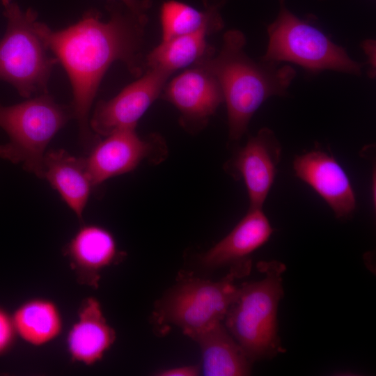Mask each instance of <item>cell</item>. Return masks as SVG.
<instances>
[{"label":"cell","instance_id":"obj_19","mask_svg":"<svg viewBox=\"0 0 376 376\" xmlns=\"http://www.w3.org/2000/svg\"><path fill=\"white\" fill-rule=\"evenodd\" d=\"M67 251L77 265L92 271L110 265L117 255L112 235L93 225L81 228L70 242Z\"/></svg>","mask_w":376,"mask_h":376},{"label":"cell","instance_id":"obj_10","mask_svg":"<svg viewBox=\"0 0 376 376\" xmlns=\"http://www.w3.org/2000/svg\"><path fill=\"white\" fill-rule=\"evenodd\" d=\"M281 152V145L274 132L263 127L224 164L228 174L244 181L250 208H263L274 184Z\"/></svg>","mask_w":376,"mask_h":376},{"label":"cell","instance_id":"obj_15","mask_svg":"<svg viewBox=\"0 0 376 376\" xmlns=\"http://www.w3.org/2000/svg\"><path fill=\"white\" fill-rule=\"evenodd\" d=\"M191 338L201 350L204 375L250 374L252 362L221 322L197 333Z\"/></svg>","mask_w":376,"mask_h":376},{"label":"cell","instance_id":"obj_4","mask_svg":"<svg viewBox=\"0 0 376 376\" xmlns=\"http://www.w3.org/2000/svg\"><path fill=\"white\" fill-rule=\"evenodd\" d=\"M72 118L71 107L58 104L48 93L13 105L0 103V127L8 136L0 145V157L42 178L47 146Z\"/></svg>","mask_w":376,"mask_h":376},{"label":"cell","instance_id":"obj_23","mask_svg":"<svg viewBox=\"0 0 376 376\" xmlns=\"http://www.w3.org/2000/svg\"><path fill=\"white\" fill-rule=\"evenodd\" d=\"M200 373L198 366H183L168 369H164L155 373L159 376H196Z\"/></svg>","mask_w":376,"mask_h":376},{"label":"cell","instance_id":"obj_8","mask_svg":"<svg viewBox=\"0 0 376 376\" xmlns=\"http://www.w3.org/2000/svg\"><path fill=\"white\" fill-rule=\"evenodd\" d=\"M167 148L159 135L140 137L136 128L116 131L98 141L86 157L87 169L93 186L134 170L147 159L155 164L164 160Z\"/></svg>","mask_w":376,"mask_h":376},{"label":"cell","instance_id":"obj_20","mask_svg":"<svg viewBox=\"0 0 376 376\" xmlns=\"http://www.w3.org/2000/svg\"><path fill=\"white\" fill-rule=\"evenodd\" d=\"M13 323L21 337L35 345L52 340L61 329L56 307L45 300H35L22 305L16 311Z\"/></svg>","mask_w":376,"mask_h":376},{"label":"cell","instance_id":"obj_18","mask_svg":"<svg viewBox=\"0 0 376 376\" xmlns=\"http://www.w3.org/2000/svg\"><path fill=\"white\" fill-rule=\"evenodd\" d=\"M162 40L196 32L204 28L213 31L223 26L219 10L197 8L177 0H169L160 8Z\"/></svg>","mask_w":376,"mask_h":376},{"label":"cell","instance_id":"obj_7","mask_svg":"<svg viewBox=\"0 0 376 376\" xmlns=\"http://www.w3.org/2000/svg\"><path fill=\"white\" fill-rule=\"evenodd\" d=\"M251 264L231 267L218 281L183 279L169 290L157 307L158 322L180 328L191 338L197 333L221 322L237 297L235 280L247 275Z\"/></svg>","mask_w":376,"mask_h":376},{"label":"cell","instance_id":"obj_9","mask_svg":"<svg viewBox=\"0 0 376 376\" xmlns=\"http://www.w3.org/2000/svg\"><path fill=\"white\" fill-rule=\"evenodd\" d=\"M171 74L157 68L125 86L109 100L99 101L89 120L95 134L106 136L116 131L136 128L138 121L162 92Z\"/></svg>","mask_w":376,"mask_h":376},{"label":"cell","instance_id":"obj_6","mask_svg":"<svg viewBox=\"0 0 376 376\" xmlns=\"http://www.w3.org/2000/svg\"><path fill=\"white\" fill-rule=\"evenodd\" d=\"M279 2L277 17L267 27L268 45L261 61L291 62L311 72L334 70L361 74L363 65L352 59L343 47L292 13L285 0Z\"/></svg>","mask_w":376,"mask_h":376},{"label":"cell","instance_id":"obj_17","mask_svg":"<svg viewBox=\"0 0 376 376\" xmlns=\"http://www.w3.org/2000/svg\"><path fill=\"white\" fill-rule=\"evenodd\" d=\"M213 31L204 28L196 32L171 38L155 47L145 58V66L173 74L175 71L196 64L212 55L207 36Z\"/></svg>","mask_w":376,"mask_h":376},{"label":"cell","instance_id":"obj_3","mask_svg":"<svg viewBox=\"0 0 376 376\" xmlns=\"http://www.w3.org/2000/svg\"><path fill=\"white\" fill-rule=\"evenodd\" d=\"M260 280L243 283L226 317V327L251 362L272 358L284 351L277 331V310L283 296L282 273L278 261L258 265Z\"/></svg>","mask_w":376,"mask_h":376},{"label":"cell","instance_id":"obj_25","mask_svg":"<svg viewBox=\"0 0 376 376\" xmlns=\"http://www.w3.org/2000/svg\"><path fill=\"white\" fill-rule=\"evenodd\" d=\"M209 1H210L212 3L219 6L223 7V6L227 2L228 0H209Z\"/></svg>","mask_w":376,"mask_h":376},{"label":"cell","instance_id":"obj_21","mask_svg":"<svg viewBox=\"0 0 376 376\" xmlns=\"http://www.w3.org/2000/svg\"><path fill=\"white\" fill-rule=\"evenodd\" d=\"M14 325L10 319L0 309V353L10 345L13 338Z\"/></svg>","mask_w":376,"mask_h":376},{"label":"cell","instance_id":"obj_2","mask_svg":"<svg viewBox=\"0 0 376 376\" xmlns=\"http://www.w3.org/2000/svg\"><path fill=\"white\" fill-rule=\"evenodd\" d=\"M245 43L240 31L230 30L224 35L219 53L203 59L220 85L232 141L242 139L252 116L266 100L287 94L296 75L290 65L249 58L244 50Z\"/></svg>","mask_w":376,"mask_h":376},{"label":"cell","instance_id":"obj_16","mask_svg":"<svg viewBox=\"0 0 376 376\" xmlns=\"http://www.w3.org/2000/svg\"><path fill=\"white\" fill-rule=\"evenodd\" d=\"M79 318L69 334V350L75 359L92 364L113 344L115 331L107 323L99 302L93 298L83 303Z\"/></svg>","mask_w":376,"mask_h":376},{"label":"cell","instance_id":"obj_24","mask_svg":"<svg viewBox=\"0 0 376 376\" xmlns=\"http://www.w3.org/2000/svg\"><path fill=\"white\" fill-rule=\"evenodd\" d=\"M363 48L368 56V63L371 65L372 75L375 70V42L368 40L363 43Z\"/></svg>","mask_w":376,"mask_h":376},{"label":"cell","instance_id":"obj_5","mask_svg":"<svg viewBox=\"0 0 376 376\" xmlns=\"http://www.w3.org/2000/svg\"><path fill=\"white\" fill-rule=\"evenodd\" d=\"M6 32L0 40V81L11 84L23 97L48 93V82L57 58L36 32L38 13L26 11L12 1L2 4Z\"/></svg>","mask_w":376,"mask_h":376},{"label":"cell","instance_id":"obj_22","mask_svg":"<svg viewBox=\"0 0 376 376\" xmlns=\"http://www.w3.org/2000/svg\"><path fill=\"white\" fill-rule=\"evenodd\" d=\"M132 13L143 22H148L147 12L151 7V0H119Z\"/></svg>","mask_w":376,"mask_h":376},{"label":"cell","instance_id":"obj_12","mask_svg":"<svg viewBox=\"0 0 376 376\" xmlns=\"http://www.w3.org/2000/svg\"><path fill=\"white\" fill-rule=\"evenodd\" d=\"M295 175L309 185L332 210L336 218H350L357 207L354 191L345 171L327 151L315 148L297 155Z\"/></svg>","mask_w":376,"mask_h":376},{"label":"cell","instance_id":"obj_14","mask_svg":"<svg viewBox=\"0 0 376 376\" xmlns=\"http://www.w3.org/2000/svg\"><path fill=\"white\" fill-rule=\"evenodd\" d=\"M56 189L79 219L93 187L86 158L77 157L64 150L46 152L42 176Z\"/></svg>","mask_w":376,"mask_h":376},{"label":"cell","instance_id":"obj_26","mask_svg":"<svg viewBox=\"0 0 376 376\" xmlns=\"http://www.w3.org/2000/svg\"><path fill=\"white\" fill-rule=\"evenodd\" d=\"M13 0H0V1L1 2V3H6V2H8V1H12Z\"/></svg>","mask_w":376,"mask_h":376},{"label":"cell","instance_id":"obj_1","mask_svg":"<svg viewBox=\"0 0 376 376\" xmlns=\"http://www.w3.org/2000/svg\"><path fill=\"white\" fill-rule=\"evenodd\" d=\"M106 9L109 15L106 22L100 12L91 8L77 22L57 31L34 22L36 32L68 74L73 94L70 107L86 146L95 140L89 125L90 111L110 65L122 61L138 77L145 66L141 45L147 22L119 0H108Z\"/></svg>","mask_w":376,"mask_h":376},{"label":"cell","instance_id":"obj_11","mask_svg":"<svg viewBox=\"0 0 376 376\" xmlns=\"http://www.w3.org/2000/svg\"><path fill=\"white\" fill-rule=\"evenodd\" d=\"M162 91L179 111L182 126L192 132L203 128L224 102L220 85L203 60L174 77Z\"/></svg>","mask_w":376,"mask_h":376},{"label":"cell","instance_id":"obj_13","mask_svg":"<svg viewBox=\"0 0 376 376\" xmlns=\"http://www.w3.org/2000/svg\"><path fill=\"white\" fill-rule=\"evenodd\" d=\"M272 233L263 208L249 207L233 229L201 256L200 263L207 269H215L249 263L248 257L265 244Z\"/></svg>","mask_w":376,"mask_h":376}]
</instances>
